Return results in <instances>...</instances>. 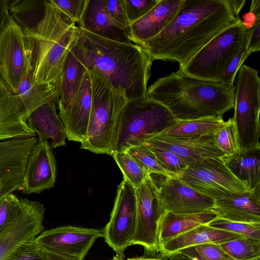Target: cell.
<instances>
[{
    "mask_svg": "<svg viewBox=\"0 0 260 260\" xmlns=\"http://www.w3.org/2000/svg\"><path fill=\"white\" fill-rule=\"evenodd\" d=\"M240 19L228 0H183L166 27L139 46L153 60L176 61L181 68L207 43Z\"/></svg>",
    "mask_w": 260,
    "mask_h": 260,
    "instance_id": "obj_1",
    "label": "cell"
},
{
    "mask_svg": "<svg viewBox=\"0 0 260 260\" xmlns=\"http://www.w3.org/2000/svg\"><path fill=\"white\" fill-rule=\"evenodd\" d=\"M70 51L87 71L106 78L127 101L146 96L153 60L140 46L109 40L78 27Z\"/></svg>",
    "mask_w": 260,
    "mask_h": 260,
    "instance_id": "obj_2",
    "label": "cell"
},
{
    "mask_svg": "<svg viewBox=\"0 0 260 260\" xmlns=\"http://www.w3.org/2000/svg\"><path fill=\"white\" fill-rule=\"evenodd\" d=\"M235 87L177 71L156 80L146 96L167 107L177 120L221 118L234 108Z\"/></svg>",
    "mask_w": 260,
    "mask_h": 260,
    "instance_id": "obj_3",
    "label": "cell"
},
{
    "mask_svg": "<svg viewBox=\"0 0 260 260\" xmlns=\"http://www.w3.org/2000/svg\"><path fill=\"white\" fill-rule=\"evenodd\" d=\"M78 27L51 0L33 30L23 32L28 60L37 84L50 85L60 79L63 65Z\"/></svg>",
    "mask_w": 260,
    "mask_h": 260,
    "instance_id": "obj_4",
    "label": "cell"
},
{
    "mask_svg": "<svg viewBox=\"0 0 260 260\" xmlns=\"http://www.w3.org/2000/svg\"><path fill=\"white\" fill-rule=\"evenodd\" d=\"M89 72L92 104L86 137L81 143V148L96 154L112 155L121 112L127 100L106 78Z\"/></svg>",
    "mask_w": 260,
    "mask_h": 260,
    "instance_id": "obj_5",
    "label": "cell"
},
{
    "mask_svg": "<svg viewBox=\"0 0 260 260\" xmlns=\"http://www.w3.org/2000/svg\"><path fill=\"white\" fill-rule=\"evenodd\" d=\"M177 121L167 107L146 96L127 101L121 112L112 154L145 143Z\"/></svg>",
    "mask_w": 260,
    "mask_h": 260,
    "instance_id": "obj_6",
    "label": "cell"
},
{
    "mask_svg": "<svg viewBox=\"0 0 260 260\" xmlns=\"http://www.w3.org/2000/svg\"><path fill=\"white\" fill-rule=\"evenodd\" d=\"M248 28L241 19L213 38L181 68L201 79L220 81L238 52L247 44Z\"/></svg>",
    "mask_w": 260,
    "mask_h": 260,
    "instance_id": "obj_7",
    "label": "cell"
},
{
    "mask_svg": "<svg viewBox=\"0 0 260 260\" xmlns=\"http://www.w3.org/2000/svg\"><path fill=\"white\" fill-rule=\"evenodd\" d=\"M234 94V122L240 150L260 145V79L258 71L243 64Z\"/></svg>",
    "mask_w": 260,
    "mask_h": 260,
    "instance_id": "obj_8",
    "label": "cell"
},
{
    "mask_svg": "<svg viewBox=\"0 0 260 260\" xmlns=\"http://www.w3.org/2000/svg\"><path fill=\"white\" fill-rule=\"evenodd\" d=\"M171 176L214 200L249 190L232 174L221 157H209L191 164Z\"/></svg>",
    "mask_w": 260,
    "mask_h": 260,
    "instance_id": "obj_9",
    "label": "cell"
},
{
    "mask_svg": "<svg viewBox=\"0 0 260 260\" xmlns=\"http://www.w3.org/2000/svg\"><path fill=\"white\" fill-rule=\"evenodd\" d=\"M136 225L135 188L123 177L117 187L110 220L102 229L105 242L120 259H124L125 250L132 245Z\"/></svg>",
    "mask_w": 260,
    "mask_h": 260,
    "instance_id": "obj_10",
    "label": "cell"
},
{
    "mask_svg": "<svg viewBox=\"0 0 260 260\" xmlns=\"http://www.w3.org/2000/svg\"><path fill=\"white\" fill-rule=\"evenodd\" d=\"M29 67L24 34L10 15L0 30V77L13 94Z\"/></svg>",
    "mask_w": 260,
    "mask_h": 260,
    "instance_id": "obj_11",
    "label": "cell"
},
{
    "mask_svg": "<svg viewBox=\"0 0 260 260\" xmlns=\"http://www.w3.org/2000/svg\"><path fill=\"white\" fill-rule=\"evenodd\" d=\"M136 225L132 245L143 246L148 253L158 251L157 224L162 213L157 187L150 174L135 188Z\"/></svg>",
    "mask_w": 260,
    "mask_h": 260,
    "instance_id": "obj_12",
    "label": "cell"
},
{
    "mask_svg": "<svg viewBox=\"0 0 260 260\" xmlns=\"http://www.w3.org/2000/svg\"><path fill=\"white\" fill-rule=\"evenodd\" d=\"M102 229L66 225L43 231L34 240L43 249L70 260H83Z\"/></svg>",
    "mask_w": 260,
    "mask_h": 260,
    "instance_id": "obj_13",
    "label": "cell"
},
{
    "mask_svg": "<svg viewBox=\"0 0 260 260\" xmlns=\"http://www.w3.org/2000/svg\"><path fill=\"white\" fill-rule=\"evenodd\" d=\"M150 176L156 185L162 212L185 214L211 211L215 201L213 198L201 193L175 177L164 176L165 179L158 181Z\"/></svg>",
    "mask_w": 260,
    "mask_h": 260,
    "instance_id": "obj_14",
    "label": "cell"
},
{
    "mask_svg": "<svg viewBox=\"0 0 260 260\" xmlns=\"http://www.w3.org/2000/svg\"><path fill=\"white\" fill-rule=\"evenodd\" d=\"M19 213L12 225L0 236V260H6L23 243L35 239L44 230L43 204L21 198Z\"/></svg>",
    "mask_w": 260,
    "mask_h": 260,
    "instance_id": "obj_15",
    "label": "cell"
},
{
    "mask_svg": "<svg viewBox=\"0 0 260 260\" xmlns=\"http://www.w3.org/2000/svg\"><path fill=\"white\" fill-rule=\"evenodd\" d=\"M56 166L48 140H38L31 151L24 171L22 193H40L54 186Z\"/></svg>",
    "mask_w": 260,
    "mask_h": 260,
    "instance_id": "obj_16",
    "label": "cell"
},
{
    "mask_svg": "<svg viewBox=\"0 0 260 260\" xmlns=\"http://www.w3.org/2000/svg\"><path fill=\"white\" fill-rule=\"evenodd\" d=\"M214 132L190 137L170 136L159 134L145 143L170 150L190 165L207 158H220L224 156L215 146Z\"/></svg>",
    "mask_w": 260,
    "mask_h": 260,
    "instance_id": "obj_17",
    "label": "cell"
},
{
    "mask_svg": "<svg viewBox=\"0 0 260 260\" xmlns=\"http://www.w3.org/2000/svg\"><path fill=\"white\" fill-rule=\"evenodd\" d=\"M38 141L35 136L0 142V181L21 190L28 157Z\"/></svg>",
    "mask_w": 260,
    "mask_h": 260,
    "instance_id": "obj_18",
    "label": "cell"
},
{
    "mask_svg": "<svg viewBox=\"0 0 260 260\" xmlns=\"http://www.w3.org/2000/svg\"><path fill=\"white\" fill-rule=\"evenodd\" d=\"M92 104L90 73L86 70L81 86L64 107H57L70 141L82 143L86 139Z\"/></svg>",
    "mask_w": 260,
    "mask_h": 260,
    "instance_id": "obj_19",
    "label": "cell"
},
{
    "mask_svg": "<svg viewBox=\"0 0 260 260\" xmlns=\"http://www.w3.org/2000/svg\"><path fill=\"white\" fill-rule=\"evenodd\" d=\"M18 94L12 93L0 77V142L35 137Z\"/></svg>",
    "mask_w": 260,
    "mask_h": 260,
    "instance_id": "obj_20",
    "label": "cell"
},
{
    "mask_svg": "<svg viewBox=\"0 0 260 260\" xmlns=\"http://www.w3.org/2000/svg\"><path fill=\"white\" fill-rule=\"evenodd\" d=\"M211 211L217 217L233 221L260 223L259 186L215 200Z\"/></svg>",
    "mask_w": 260,
    "mask_h": 260,
    "instance_id": "obj_21",
    "label": "cell"
},
{
    "mask_svg": "<svg viewBox=\"0 0 260 260\" xmlns=\"http://www.w3.org/2000/svg\"><path fill=\"white\" fill-rule=\"evenodd\" d=\"M183 0H159L146 14L130 24L128 37L140 45L159 34L170 22Z\"/></svg>",
    "mask_w": 260,
    "mask_h": 260,
    "instance_id": "obj_22",
    "label": "cell"
},
{
    "mask_svg": "<svg viewBox=\"0 0 260 260\" xmlns=\"http://www.w3.org/2000/svg\"><path fill=\"white\" fill-rule=\"evenodd\" d=\"M60 94L50 98L28 116L29 127L38 135V140L52 141V149L66 144L67 137L64 125L57 112Z\"/></svg>",
    "mask_w": 260,
    "mask_h": 260,
    "instance_id": "obj_23",
    "label": "cell"
},
{
    "mask_svg": "<svg viewBox=\"0 0 260 260\" xmlns=\"http://www.w3.org/2000/svg\"><path fill=\"white\" fill-rule=\"evenodd\" d=\"M78 27L101 37L127 44H134L128 32L118 28L110 17L106 0H89Z\"/></svg>",
    "mask_w": 260,
    "mask_h": 260,
    "instance_id": "obj_24",
    "label": "cell"
},
{
    "mask_svg": "<svg viewBox=\"0 0 260 260\" xmlns=\"http://www.w3.org/2000/svg\"><path fill=\"white\" fill-rule=\"evenodd\" d=\"M243 237L241 235L201 224L178 235L159 245L161 255H169L190 247L206 244L219 245Z\"/></svg>",
    "mask_w": 260,
    "mask_h": 260,
    "instance_id": "obj_25",
    "label": "cell"
},
{
    "mask_svg": "<svg viewBox=\"0 0 260 260\" xmlns=\"http://www.w3.org/2000/svg\"><path fill=\"white\" fill-rule=\"evenodd\" d=\"M216 217L217 214L212 211L185 214L164 211L158 221V247L168 240L197 226L208 224Z\"/></svg>",
    "mask_w": 260,
    "mask_h": 260,
    "instance_id": "obj_26",
    "label": "cell"
},
{
    "mask_svg": "<svg viewBox=\"0 0 260 260\" xmlns=\"http://www.w3.org/2000/svg\"><path fill=\"white\" fill-rule=\"evenodd\" d=\"M221 158L232 174L249 190L260 186V145Z\"/></svg>",
    "mask_w": 260,
    "mask_h": 260,
    "instance_id": "obj_27",
    "label": "cell"
},
{
    "mask_svg": "<svg viewBox=\"0 0 260 260\" xmlns=\"http://www.w3.org/2000/svg\"><path fill=\"white\" fill-rule=\"evenodd\" d=\"M60 79L56 83L50 85L37 84L30 66L19 85L17 93L27 116L50 98L60 94Z\"/></svg>",
    "mask_w": 260,
    "mask_h": 260,
    "instance_id": "obj_28",
    "label": "cell"
},
{
    "mask_svg": "<svg viewBox=\"0 0 260 260\" xmlns=\"http://www.w3.org/2000/svg\"><path fill=\"white\" fill-rule=\"evenodd\" d=\"M86 70L83 64L69 51L62 69L57 107H64L71 101L81 86Z\"/></svg>",
    "mask_w": 260,
    "mask_h": 260,
    "instance_id": "obj_29",
    "label": "cell"
},
{
    "mask_svg": "<svg viewBox=\"0 0 260 260\" xmlns=\"http://www.w3.org/2000/svg\"><path fill=\"white\" fill-rule=\"evenodd\" d=\"M45 4L46 0L11 1L10 14L23 32L33 30L44 16Z\"/></svg>",
    "mask_w": 260,
    "mask_h": 260,
    "instance_id": "obj_30",
    "label": "cell"
},
{
    "mask_svg": "<svg viewBox=\"0 0 260 260\" xmlns=\"http://www.w3.org/2000/svg\"><path fill=\"white\" fill-rule=\"evenodd\" d=\"M223 118L210 117L188 120H178L173 126L163 131L160 135L190 137L213 133L225 125Z\"/></svg>",
    "mask_w": 260,
    "mask_h": 260,
    "instance_id": "obj_31",
    "label": "cell"
},
{
    "mask_svg": "<svg viewBox=\"0 0 260 260\" xmlns=\"http://www.w3.org/2000/svg\"><path fill=\"white\" fill-rule=\"evenodd\" d=\"M218 246L236 260H248L260 256V240L243 236Z\"/></svg>",
    "mask_w": 260,
    "mask_h": 260,
    "instance_id": "obj_32",
    "label": "cell"
},
{
    "mask_svg": "<svg viewBox=\"0 0 260 260\" xmlns=\"http://www.w3.org/2000/svg\"><path fill=\"white\" fill-rule=\"evenodd\" d=\"M112 156L121 171L123 177L136 188L140 186L149 174L126 151L115 152Z\"/></svg>",
    "mask_w": 260,
    "mask_h": 260,
    "instance_id": "obj_33",
    "label": "cell"
},
{
    "mask_svg": "<svg viewBox=\"0 0 260 260\" xmlns=\"http://www.w3.org/2000/svg\"><path fill=\"white\" fill-rule=\"evenodd\" d=\"M126 152L148 174H155L165 177L170 176L160 166L155 155L145 143L132 146Z\"/></svg>",
    "mask_w": 260,
    "mask_h": 260,
    "instance_id": "obj_34",
    "label": "cell"
},
{
    "mask_svg": "<svg viewBox=\"0 0 260 260\" xmlns=\"http://www.w3.org/2000/svg\"><path fill=\"white\" fill-rule=\"evenodd\" d=\"M214 141L215 146L224 155H232L240 150L232 118L226 121L225 125L214 132Z\"/></svg>",
    "mask_w": 260,
    "mask_h": 260,
    "instance_id": "obj_35",
    "label": "cell"
},
{
    "mask_svg": "<svg viewBox=\"0 0 260 260\" xmlns=\"http://www.w3.org/2000/svg\"><path fill=\"white\" fill-rule=\"evenodd\" d=\"M214 228L260 240V223H245L216 217L208 224Z\"/></svg>",
    "mask_w": 260,
    "mask_h": 260,
    "instance_id": "obj_36",
    "label": "cell"
},
{
    "mask_svg": "<svg viewBox=\"0 0 260 260\" xmlns=\"http://www.w3.org/2000/svg\"><path fill=\"white\" fill-rule=\"evenodd\" d=\"M177 252L197 260H236L214 244L194 246Z\"/></svg>",
    "mask_w": 260,
    "mask_h": 260,
    "instance_id": "obj_37",
    "label": "cell"
},
{
    "mask_svg": "<svg viewBox=\"0 0 260 260\" xmlns=\"http://www.w3.org/2000/svg\"><path fill=\"white\" fill-rule=\"evenodd\" d=\"M147 145L155 155L160 166L170 176L177 174L189 165L184 159L170 150Z\"/></svg>",
    "mask_w": 260,
    "mask_h": 260,
    "instance_id": "obj_38",
    "label": "cell"
},
{
    "mask_svg": "<svg viewBox=\"0 0 260 260\" xmlns=\"http://www.w3.org/2000/svg\"><path fill=\"white\" fill-rule=\"evenodd\" d=\"M6 260H48V258L45 250L34 239L23 243Z\"/></svg>",
    "mask_w": 260,
    "mask_h": 260,
    "instance_id": "obj_39",
    "label": "cell"
},
{
    "mask_svg": "<svg viewBox=\"0 0 260 260\" xmlns=\"http://www.w3.org/2000/svg\"><path fill=\"white\" fill-rule=\"evenodd\" d=\"M159 0H121L130 24L146 14Z\"/></svg>",
    "mask_w": 260,
    "mask_h": 260,
    "instance_id": "obj_40",
    "label": "cell"
},
{
    "mask_svg": "<svg viewBox=\"0 0 260 260\" xmlns=\"http://www.w3.org/2000/svg\"><path fill=\"white\" fill-rule=\"evenodd\" d=\"M75 23L81 19L89 0H51Z\"/></svg>",
    "mask_w": 260,
    "mask_h": 260,
    "instance_id": "obj_41",
    "label": "cell"
},
{
    "mask_svg": "<svg viewBox=\"0 0 260 260\" xmlns=\"http://www.w3.org/2000/svg\"><path fill=\"white\" fill-rule=\"evenodd\" d=\"M106 5L108 14L116 25L129 34L130 24L127 19L121 0H106Z\"/></svg>",
    "mask_w": 260,
    "mask_h": 260,
    "instance_id": "obj_42",
    "label": "cell"
},
{
    "mask_svg": "<svg viewBox=\"0 0 260 260\" xmlns=\"http://www.w3.org/2000/svg\"><path fill=\"white\" fill-rule=\"evenodd\" d=\"M246 45L243 46L237 53L226 69L220 82L230 86H234L236 76L240 67L248 58L246 54Z\"/></svg>",
    "mask_w": 260,
    "mask_h": 260,
    "instance_id": "obj_43",
    "label": "cell"
},
{
    "mask_svg": "<svg viewBox=\"0 0 260 260\" xmlns=\"http://www.w3.org/2000/svg\"><path fill=\"white\" fill-rule=\"evenodd\" d=\"M260 50V18H256L248 27L246 54L248 56Z\"/></svg>",
    "mask_w": 260,
    "mask_h": 260,
    "instance_id": "obj_44",
    "label": "cell"
},
{
    "mask_svg": "<svg viewBox=\"0 0 260 260\" xmlns=\"http://www.w3.org/2000/svg\"><path fill=\"white\" fill-rule=\"evenodd\" d=\"M10 1L9 0L0 1V30L4 26L10 16L9 12Z\"/></svg>",
    "mask_w": 260,
    "mask_h": 260,
    "instance_id": "obj_45",
    "label": "cell"
},
{
    "mask_svg": "<svg viewBox=\"0 0 260 260\" xmlns=\"http://www.w3.org/2000/svg\"><path fill=\"white\" fill-rule=\"evenodd\" d=\"M234 13L238 16L240 12L245 4V0H228Z\"/></svg>",
    "mask_w": 260,
    "mask_h": 260,
    "instance_id": "obj_46",
    "label": "cell"
},
{
    "mask_svg": "<svg viewBox=\"0 0 260 260\" xmlns=\"http://www.w3.org/2000/svg\"><path fill=\"white\" fill-rule=\"evenodd\" d=\"M161 258L166 260H194L179 252H176L169 255H161Z\"/></svg>",
    "mask_w": 260,
    "mask_h": 260,
    "instance_id": "obj_47",
    "label": "cell"
},
{
    "mask_svg": "<svg viewBox=\"0 0 260 260\" xmlns=\"http://www.w3.org/2000/svg\"><path fill=\"white\" fill-rule=\"evenodd\" d=\"M249 12L252 13L256 17H260L259 0L252 1Z\"/></svg>",
    "mask_w": 260,
    "mask_h": 260,
    "instance_id": "obj_48",
    "label": "cell"
},
{
    "mask_svg": "<svg viewBox=\"0 0 260 260\" xmlns=\"http://www.w3.org/2000/svg\"><path fill=\"white\" fill-rule=\"evenodd\" d=\"M14 191H16L14 188L6 185L3 182L0 181V199L7 194L13 192Z\"/></svg>",
    "mask_w": 260,
    "mask_h": 260,
    "instance_id": "obj_49",
    "label": "cell"
},
{
    "mask_svg": "<svg viewBox=\"0 0 260 260\" xmlns=\"http://www.w3.org/2000/svg\"><path fill=\"white\" fill-rule=\"evenodd\" d=\"M48 260H70L58 254L44 250Z\"/></svg>",
    "mask_w": 260,
    "mask_h": 260,
    "instance_id": "obj_50",
    "label": "cell"
},
{
    "mask_svg": "<svg viewBox=\"0 0 260 260\" xmlns=\"http://www.w3.org/2000/svg\"><path fill=\"white\" fill-rule=\"evenodd\" d=\"M123 260H166L162 258H158V257H145V256H140V257H131L128 258L126 259Z\"/></svg>",
    "mask_w": 260,
    "mask_h": 260,
    "instance_id": "obj_51",
    "label": "cell"
},
{
    "mask_svg": "<svg viewBox=\"0 0 260 260\" xmlns=\"http://www.w3.org/2000/svg\"><path fill=\"white\" fill-rule=\"evenodd\" d=\"M123 259H120L119 257H118L117 256L115 255L112 258H111L109 260H123Z\"/></svg>",
    "mask_w": 260,
    "mask_h": 260,
    "instance_id": "obj_52",
    "label": "cell"
},
{
    "mask_svg": "<svg viewBox=\"0 0 260 260\" xmlns=\"http://www.w3.org/2000/svg\"><path fill=\"white\" fill-rule=\"evenodd\" d=\"M248 260H260V256L257 257H255V258H252V259H248Z\"/></svg>",
    "mask_w": 260,
    "mask_h": 260,
    "instance_id": "obj_53",
    "label": "cell"
},
{
    "mask_svg": "<svg viewBox=\"0 0 260 260\" xmlns=\"http://www.w3.org/2000/svg\"><path fill=\"white\" fill-rule=\"evenodd\" d=\"M193 259H194V260H197V259H194V258H193Z\"/></svg>",
    "mask_w": 260,
    "mask_h": 260,
    "instance_id": "obj_54",
    "label": "cell"
}]
</instances>
